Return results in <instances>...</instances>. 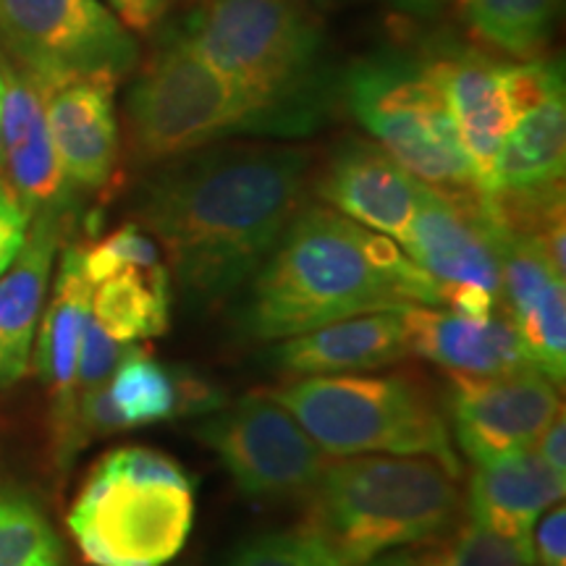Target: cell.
I'll list each match as a JSON object with an SVG mask.
<instances>
[{"label":"cell","mask_w":566,"mask_h":566,"mask_svg":"<svg viewBox=\"0 0 566 566\" xmlns=\"http://www.w3.org/2000/svg\"><path fill=\"white\" fill-rule=\"evenodd\" d=\"M313 153L286 142L226 139L153 166L134 223L166 252L195 313L233 300L307 205Z\"/></svg>","instance_id":"6da1fadb"},{"label":"cell","mask_w":566,"mask_h":566,"mask_svg":"<svg viewBox=\"0 0 566 566\" xmlns=\"http://www.w3.org/2000/svg\"><path fill=\"white\" fill-rule=\"evenodd\" d=\"M443 304V286L384 233L304 205L233 310L244 342H283L344 317Z\"/></svg>","instance_id":"7a4b0ae2"},{"label":"cell","mask_w":566,"mask_h":566,"mask_svg":"<svg viewBox=\"0 0 566 566\" xmlns=\"http://www.w3.org/2000/svg\"><path fill=\"white\" fill-rule=\"evenodd\" d=\"M179 30L283 137L321 129L336 87L321 13L289 0H200Z\"/></svg>","instance_id":"3957f363"},{"label":"cell","mask_w":566,"mask_h":566,"mask_svg":"<svg viewBox=\"0 0 566 566\" xmlns=\"http://www.w3.org/2000/svg\"><path fill=\"white\" fill-rule=\"evenodd\" d=\"M310 495L307 530L349 566L384 551L438 541L454 525L462 493L430 457L359 454L328 462Z\"/></svg>","instance_id":"277c9868"},{"label":"cell","mask_w":566,"mask_h":566,"mask_svg":"<svg viewBox=\"0 0 566 566\" xmlns=\"http://www.w3.org/2000/svg\"><path fill=\"white\" fill-rule=\"evenodd\" d=\"M268 396L328 457H430L462 475L441 409L407 375H310Z\"/></svg>","instance_id":"5b68a950"},{"label":"cell","mask_w":566,"mask_h":566,"mask_svg":"<svg viewBox=\"0 0 566 566\" xmlns=\"http://www.w3.org/2000/svg\"><path fill=\"white\" fill-rule=\"evenodd\" d=\"M132 158L142 166L239 137H283L265 108L226 82L181 30H171L142 63L126 95Z\"/></svg>","instance_id":"8992f818"},{"label":"cell","mask_w":566,"mask_h":566,"mask_svg":"<svg viewBox=\"0 0 566 566\" xmlns=\"http://www.w3.org/2000/svg\"><path fill=\"white\" fill-rule=\"evenodd\" d=\"M342 97L373 142L415 179L438 189H478L438 59L367 55L344 74Z\"/></svg>","instance_id":"52a82bcc"},{"label":"cell","mask_w":566,"mask_h":566,"mask_svg":"<svg viewBox=\"0 0 566 566\" xmlns=\"http://www.w3.org/2000/svg\"><path fill=\"white\" fill-rule=\"evenodd\" d=\"M0 61L51 92L80 80L122 82L139 42L103 0H0Z\"/></svg>","instance_id":"ba28073f"},{"label":"cell","mask_w":566,"mask_h":566,"mask_svg":"<svg viewBox=\"0 0 566 566\" xmlns=\"http://www.w3.org/2000/svg\"><path fill=\"white\" fill-rule=\"evenodd\" d=\"M195 527V485L147 483L103 462L84 480L69 530L92 566H166Z\"/></svg>","instance_id":"9c48e42d"},{"label":"cell","mask_w":566,"mask_h":566,"mask_svg":"<svg viewBox=\"0 0 566 566\" xmlns=\"http://www.w3.org/2000/svg\"><path fill=\"white\" fill-rule=\"evenodd\" d=\"M195 438L221 459L250 499H302L317 485L328 454L268 394H252L202 415Z\"/></svg>","instance_id":"30bf717a"},{"label":"cell","mask_w":566,"mask_h":566,"mask_svg":"<svg viewBox=\"0 0 566 566\" xmlns=\"http://www.w3.org/2000/svg\"><path fill=\"white\" fill-rule=\"evenodd\" d=\"M441 80L464 155L485 195L501 142L525 111L564 84L562 63H499L480 53L438 55Z\"/></svg>","instance_id":"8fae6325"},{"label":"cell","mask_w":566,"mask_h":566,"mask_svg":"<svg viewBox=\"0 0 566 566\" xmlns=\"http://www.w3.org/2000/svg\"><path fill=\"white\" fill-rule=\"evenodd\" d=\"M504 226L480 189L420 187L417 212L401 247L438 283H475L499 300Z\"/></svg>","instance_id":"7c38bea8"},{"label":"cell","mask_w":566,"mask_h":566,"mask_svg":"<svg viewBox=\"0 0 566 566\" xmlns=\"http://www.w3.org/2000/svg\"><path fill=\"white\" fill-rule=\"evenodd\" d=\"M451 380L457 443L475 464L530 449L562 412L556 380L535 365L488 378L451 375Z\"/></svg>","instance_id":"4fadbf2b"},{"label":"cell","mask_w":566,"mask_h":566,"mask_svg":"<svg viewBox=\"0 0 566 566\" xmlns=\"http://www.w3.org/2000/svg\"><path fill=\"white\" fill-rule=\"evenodd\" d=\"M92 281L82 265V244H71L61 254L59 275L48 302L45 315L40 317L38 352L34 367L42 386L51 394V422L59 464H69L82 449L80 438V405H76V370L84 325L90 317Z\"/></svg>","instance_id":"5bb4252c"},{"label":"cell","mask_w":566,"mask_h":566,"mask_svg":"<svg viewBox=\"0 0 566 566\" xmlns=\"http://www.w3.org/2000/svg\"><path fill=\"white\" fill-rule=\"evenodd\" d=\"M315 195L365 229L401 242L417 212L422 181L378 142L344 139L313 179Z\"/></svg>","instance_id":"9a60e30c"},{"label":"cell","mask_w":566,"mask_h":566,"mask_svg":"<svg viewBox=\"0 0 566 566\" xmlns=\"http://www.w3.org/2000/svg\"><path fill=\"white\" fill-rule=\"evenodd\" d=\"M401 321L409 354L430 359L451 375L488 378L533 365L520 331L504 313L475 321L454 310L409 304L401 310Z\"/></svg>","instance_id":"2e32d148"},{"label":"cell","mask_w":566,"mask_h":566,"mask_svg":"<svg viewBox=\"0 0 566 566\" xmlns=\"http://www.w3.org/2000/svg\"><path fill=\"white\" fill-rule=\"evenodd\" d=\"M111 80H80L48 92L45 118L74 189L108 187L118 166V122Z\"/></svg>","instance_id":"e0dca14e"},{"label":"cell","mask_w":566,"mask_h":566,"mask_svg":"<svg viewBox=\"0 0 566 566\" xmlns=\"http://www.w3.org/2000/svg\"><path fill=\"white\" fill-rule=\"evenodd\" d=\"M409 354L401 310H384L325 323L307 334L283 338L265 354L273 370L286 375H346L394 365Z\"/></svg>","instance_id":"ac0fdd59"},{"label":"cell","mask_w":566,"mask_h":566,"mask_svg":"<svg viewBox=\"0 0 566 566\" xmlns=\"http://www.w3.org/2000/svg\"><path fill=\"white\" fill-rule=\"evenodd\" d=\"M63 221V212L32 216L24 247L9 271L0 275V388L17 384L30 367L32 342L51 289Z\"/></svg>","instance_id":"d6986e66"},{"label":"cell","mask_w":566,"mask_h":566,"mask_svg":"<svg viewBox=\"0 0 566 566\" xmlns=\"http://www.w3.org/2000/svg\"><path fill=\"white\" fill-rule=\"evenodd\" d=\"M566 478L530 446L512 457L478 464L470 483V520L506 537H530L535 522L562 504Z\"/></svg>","instance_id":"ffe728a7"},{"label":"cell","mask_w":566,"mask_h":566,"mask_svg":"<svg viewBox=\"0 0 566 566\" xmlns=\"http://www.w3.org/2000/svg\"><path fill=\"white\" fill-rule=\"evenodd\" d=\"M566 168L564 84L525 111L495 155L485 195H527L562 187Z\"/></svg>","instance_id":"44dd1931"},{"label":"cell","mask_w":566,"mask_h":566,"mask_svg":"<svg viewBox=\"0 0 566 566\" xmlns=\"http://www.w3.org/2000/svg\"><path fill=\"white\" fill-rule=\"evenodd\" d=\"M174 283L168 265L126 268L92 289L90 317L122 344L158 338L171 325Z\"/></svg>","instance_id":"7402d4cb"},{"label":"cell","mask_w":566,"mask_h":566,"mask_svg":"<svg viewBox=\"0 0 566 566\" xmlns=\"http://www.w3.org/2000/svg\"><path fill=\"white\" fill-rule=\"evenodd\" d=\"M457 11L480 42L533 61L554 38L562 0H457Z\"/></svg>","instance_id":"603a6c76"},{"label":"cell","mask_w":566,"mask_h":566,"mask_svg":"<svg viewBox=\"0 0 566 566\" xmlns=\"http://www.w3.org/2000/svg\"><path fill=\"white\" fill-rule=\"evenodd\" d=\"M108 396L126 430L147 428V424L179 417L176 367L155 363L137 344L124 354V359L113 370Z\"/></svg>","instance_id":"cb8c5ba5"},{"label":"cell","mask_w":566,"mask_h":566,"mask_svg":"<svg viewBox=\"0 0 566 566\" xmlns=\"http://www.w3.org/2000/svg\"><path fill=\"white\" fill-rule=\"evenodd\" d=\"M66 548L38 501L0 488V566H63Z\"/></svg>","instance_id":"d4e9b609"},{"label":"cell","mask_w":566,"mask_h":566,"mask_svg":"<svg viewBox=\"0 0 566 566\" xmlns=\"http://www.w3.org/2000/svg\"><path fill=\"white\" fill-rule=\"evenodd\" d=\"M537 370L562 384L566 373V292L564 281L548 286L530 307L512 317Z\"/></svg>","instance_id":"484cf974"},{"label":"cell","mask_w":566,"mask_h":566,"mask_svg":"<svg viewBox=\"0 0 566 566\" xmlns=\"http://www.w3.org/2000/svg\"><path fill=\"white\" fill-rule=\"evenodd\" d=\"M533 535L506 537L478 522L459 530L451 543L433 556H424L420 566H533Z\"/></svg>","instance_id":"4316f807"},{"label":"cell","mask_w":566,"mask_h":566,"mask_svg":"<svg viewBox=\"0 0 566 566\" xmlns=\"http://www.w3.org/2000/svg\"><path fill=\"white\" fill-rule=\"evenodd\" d=\"M226 566H349L313 530H281L242 543Z\"/></svg>","instance_id":"83f0119b"},{"label":"cell","mask_w":566,"mask_h":566,"mask_svg":"<svg viewBox=\"0 0 566 566\" xmlns=\"http://www.w3.org/2000/svg\"><path fill=\"white\" fill-rule=\"evenodd\" d=\"M166 260H163L158 242L134 221L124 223L122 229L108 233L101 242L82 247V265L92 286L126 271V268L150 271V268H158Z\"/></svg>","instance_id":"f1b7e54d"},{"label":"cell","mask_w":566,"mask_h":566,"mask_svg":"<svg viewBox=\"0 0 566 566\" xmlns=\"http://www.w3.org/2000/svg\"><path fill=\"white\" fill-rule=\"evenodd\" d=\"M134 344H122L116 338L105 334L92 317H87L80 352V370H76V405L82 396L95 391V388L105 386L111 380L113 370L124 359V354L132 349Z\"/></svg>","instance_id":"f546056e"},{"label":"cell","mask_w":566,"mask_h":566,"mask_svg":"<svg viewBox=\"0 0 566 566\" xmlns=\"http://www.w3.org/2000/svg\"><path fill=\"white\" fill-rule=\"evenodd\" d=\"M30 223L32 216L19 202V197L13 195L9 181L0 176V275L9 271V265L24 247Z\"/></svg>","instance_id":"4dcf8cb0"},{"label":"cell","mask_w":566,"mask_h":566,"mask_svg":"<svg viewBox=\"0 0 566 566\" xmlns=\"http://www.w3.org/2000/svg\"><path fill=\"white\" fill-rule=\"evenodd\" d=\"M535 566H566V509L551 506L533 537Z\"/></svg>","instance_id":"1f68e13d"},{"label":"cell","mask_w":566,"mask_h":566,"mask_svg":"<svg viewBox=\"0 0 566 566\" xmlns=\"http://www.w3.org/2000/svg\"><path fill=\"white\" fill-rule=\"evenodd\" d=\"M174 0H105V6L129 27L132 32H150L166 17Z\"/></svg>","instance_id":"d6a6232c"},{"label":"cell","mask_w":566,"mask_h":566,"mask_svg":"<svg viewBox=\"0 0 566 566\" xmlns=\"http://www.w3.org/2000/svg\"><path fill=\"white\" fill-rule=\"evenodd\" d=\"M537 457L546 462L551 470H556L558 475L566 478V424L564 412H558L554 420L548 422V428L543 430L541 438L533 443Z\"/></svg>","instance_id":"836d02e7"},{"label":"cell","mask_w":566,"mask_h":566,"mask_svg":"<svg viewBox=\"0 0 566 566\" xmlns=\"http://www.w3.org/2000/svg\"><path fill=\"white\" fill-rule=\"evenodd\" d=\"M394 11L409 19H433L446 9L449 0H386Z\"/></svg>","instance_id":"e575fe53"},{"label":"cell","mask_w":566,"mask_h":566,"mask_svg":"<svg viewBox=\"0 0 566 566\" xmlns=\"http://www.w3.org/2000/svg\"><path fill=\"white\" fill-rule=\"evenodd\" d=\"M422 556H409V554H388L380 558H373L367 566H420Z\"/></svg>","instance_id":"d590c367"},{"label":"cell","mask_w":566,"mask_h":566,"mask_svg":"<svg viewBox=\"0 0 566 566\" xmlns=\"http://www.w3.org/2000/svg\"><path fill=\"white\" fill-rule=\"evenodd\" d=\"M289 3L302 6V9H310V11H321L328 3H334V0H289Z\"/></svg>","instance_id":"8d00e7d4"},{"label":"cell","mask_w":566,"mask_h":566,"mask_svg":"<svg viewBox=\"0 0 566 566\" xmlns=\"http://www.w3.org/2000/svg\"><path fill=\"white\" fill-rule=\"evenodd\" d=\"M0 101H3V80H0ZM0 171H3V132H0Z\"/></svg>","instance_id":"74e56055"},{"label":"cell","mask_w":566,"mask_h":566,"mask_svg":"<svg viewBox=\"0 0 566 566\" xmlns=\"http://www.w3.org/2000/svg\"><path fill=\"white\" fill-rule=\"evenodd\" d=\"M533 566H535V564H533Z\"/></svg>","instance_id":"f35d334b"}]
</instances>
